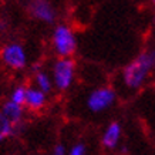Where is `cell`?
<instances>
[{
    "mask_svg": "<svg viewBox=\"0 0 155 155\" xmlns=\"http://www.w3.org/2000/svg\"><path fill=\"white\" fill-rule=\"evenodd\" d=\"M152 68L150 53H142L137 57L134 61H131L122 73L124 83L128 88H140L145 83L147 77Z\"/></svg>",
    "mask_w": 155,
    "mask_h": 155,
    "instance_id": "cell-1",
    "label": "cell"
},
{
    "mask_svg": "<svg viewBox=\"0 0 155 155\" xmlns=\"http://www.w3.org/2000/svg\"><path fill=\"white\" fill-rule=\"evenodd\" d=\"M53 46L60 57H70L77 48V40L73 30L64 24L57 26L53 33Z\"/></svg>",
    "mask_w": 155,
    "mask_h": 155,
    "instance_id": "cell-2",
    "label": "cell"
},
{
    "mask_svg": "<svg viewBox=\"0 0 155 155\" xmlns=\"http://www.w3.org/2000/svg\"><path fill=\"white\" fill-rule=\"evenodd\" d=\"M75 66L68 57H61L53 66V83L60 91L68 90L74 80Z\"/></svg>",
    "mask_w": 155,
    "mask_h": 155,
    "instance_id": "cell-3",
    "label": "cell"
},
{
    "mask_svg": "<svg viewBox=\"0 0 155 155\" xmlns=\"http://www.w3.org/2000/svg\"><path fill=\"white\" fill-rule=\"evenodd\" d=\"M115 101V93L111 88L101 87L94 90L87 98V107L93 113H101L110 108Z\"/></svg>",
    "mask_w": 155,
    "mask_h": 155,
    "instance_id": "cell-4",
    "label": "cell"
},
{
    "mask_svg": "<svg viewBox=\"0 0 155 155\" xmlns=\"http://www.w3.org/2000/svg\"><path fill=\"white\" fill-rule=\"evenodd\" d=\"M2 60L5 61V64L9 66L10 68L20 70L26 66L27 56H26L23 46H20L17 43H10L2 51Z\"/></svg>",
    "mask_w": 155,
    "mask_h": 155,
    "instance_id": "cell-5",
    "label": "cell"
},
{
    "mask_svg": "<svg viewBox=\"0 0 155 155\" xmlns=\"http://www.w3.org/2000/svg\"><path fill=\"white\" fill-rule=\"evenodd\" d=\"M30 12L33 17L44 23H53L56 19V12L47 0H34L30 6Z\"/></svg>",
    "mask_w": 155,
    "mask_h": 155,
    "instance_id": "cell-6",
    "label": "cell"
},
{
    "mask_svg": "<svg viewBox=\"0 0 155 155\" xmlns=\"http://www.w3.org/2000/svg\"><path fill=\"white\" fill-rule=\"evenodd\" d=\"M121 138V125L118 122H111L104 131L103 135V145L108 150H113L118 145Z\"/></svg>",
    "mask_w": 155,
    "mask_h": 155,
    "instance_id": "cell-7",
    "label": "cell"
},
{
    "mask_svg": "<svg viewBox=\"0 0 155 155\" xmlns=\"http://www.w3.org/2000/svg\"><path fill=\"white\" fill-rule=\"evenodd\" d=\"M46 104V93H43L40 88H27V95H26V104L30 110H40Z\"/></svg>",
    "mask_w": 155,
    "mask_h": 155,
    "instance_id": "cell-8",
    "label": "cell"
},
{
    "mask_svg": "<svg viewBox=\"0 0 155 155\" xmlns=\"http://www.w3.org/2000/svg\"><path fill=\"white\" fill-rule=\"evenodd\" d=\"M2 111H3V114H5L6 117L9 118L13 124L20 122L21 121V118H23V105L14 103V101H12V100H9V101L3 105Z\"/></svg>",
    "mask_w": 155,
    "mask_h": 155,
    "instance_id": "cell-9",
    "label": "cell"
},
{
    "mask_svg": "<svg viewBox=\"0 0 155 155\" xmlns=\"http://www.w3.org/2000/svg\"><path fill=\"white\" fill-rule=\"evenodd\" d=\"M34 81H36L37 88H40L43 93H46V94H48V93L51 91L53 85H54L53 77H50L46 71H38L37 74H36V77H34Z\"/></svg>",
    "mask_w": 155,
    "mask_h": 155,
    "instance_id": "cell-10",
    "label": "cell"
},
{
    "mask_svg": "<svg viewBox=\"0 0 155 155\" xmlns=\"http://www.w3.org/2000/svg\"><path fill=\"white\" fill-rule=\"evenodd\" d=\"M13 122L3 114V111H0V142L5 141L6 138H9L13 134Z\"/></svg>",
    "mask_w": 155,
    "mask_h": 155,
    "instance_id": "cell-11",
    "label": "cell"
},
{
    "mask_svg": "<svg viewBox=\"0 0 155 155\" xmlns=\"http://www.w3.org/2000/svg\"><path fill=\"white\" fill-rule=\"evenodd\" d=\"M26 95H27V88L23 87V85H20V87H16V88L13 90L10 100L14 101V103L20 104V105H24V104H26Z\"/></svg>",
    "mask_w": 155,
    "mask_h": 155,
    "instance_id": "cell-12",
    "label": "cell"
},
{
    "mask_svg": "<svg viewBox=\"0 0 155 155\" xmlns=\"http://www.w3.org/2000/svg\"><path fill=\"white\" fill-rule=\"evenodd\" d=\"M68 155H87L85 145H84V144H75V145L70 150Z\"/></svg>",
    "mask_w": 155,
    "mask_h": 155,
    "instance_id": "cell-13",
    "label": "cell"
},
{
    "mask_svg": "<svg viewBox=\"0 0 155 155\" xmlns=\"http://www.w3.org/2000/svg\"><path fill=\"white\" fill-rule=\"evenodd\" d=\"M51 155H66V148H64V145H63V144L56 145L51 152Z\"/></svg>",
    "mask_w": 155,
    "mask_h": 155,
    "instance_id": "cell-14",
    "label": "cell"
},
{
    "mask_svg": "<svg viewBox=\"0 0 155 155\" xmlns=\"http://www.w3.org/2000/svg\"><path fill=\"white\" fill-rule=\"evenodd\" d=\"M150 57H151V63H152V68H155V50L150 53Z\"/></svg>",
    "mask_w": 155,
    "mask_h": 155,
    "instance_id": "cell-15",
    "label": "cell"
},
{
    "mask_svg": "<svg viewBox=\"0 0 155 155\" xmlns=\"http://www.w3.org/2000/svg\"><path fill=\"white\" fill-rule=\"evenodd\" d=\"M151 2H152V3H154V5H155V0H151Z\"/></svg>",
    "mask_w": 155,
    "mask_h": 155,
    "instance_id": "cell-16",
    "label": "cell"
},
{
    "mask_svg": "<svg viewBox=\"0 0 155 155\" xmlns=\"http://www.w3.org/2000/svg\"><path fill=\"white\" fill-rule=\"evenodd\" d=\"M154 21H155V17H154Z\"/></svg>",
    "mask_w": 155,
    "mask_h": 155,
    "instance_id": "cell-17",
    "label": "cell"
}]
</instances>
